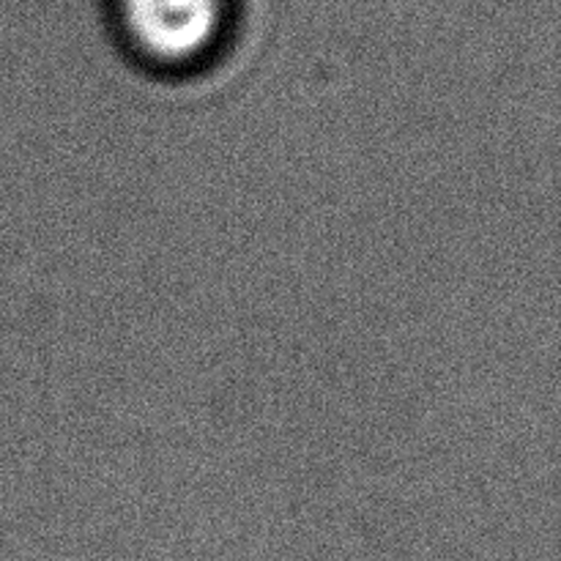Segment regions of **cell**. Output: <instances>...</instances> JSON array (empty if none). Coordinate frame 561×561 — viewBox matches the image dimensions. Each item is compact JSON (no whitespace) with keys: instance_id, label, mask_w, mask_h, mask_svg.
I'll use <instances>...</instances> for the list:
<instances>
[{"instance_id":"6da1fadb","label":"cell","mask_w":561,"mask_h":561,"mask_svg":"<svg viewBox=\"0 0 561 561\" xmlns=\"http://www.w3.org/2000/svg\"><path fill=\"white\" fill-rule=\"evenodd\" d=\"M118 20L126 44L142 64L190 71L217 49L228 0H118Z\"/></svg>"}]
</instances>
